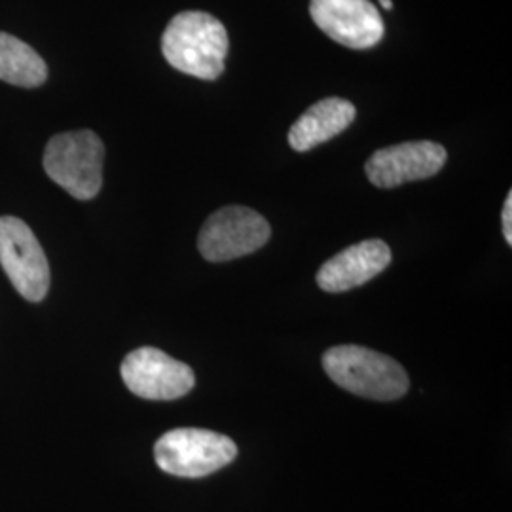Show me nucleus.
I'll use <instances>...</instances> for the list:
<instances>
[{
  "label": "nucleus",
  "instance_id": "5",
  "mask_svg": "<svg viewBox=\"0 0 512 512\" xmlns=\"http://www.w3.org/2000/svg\"><path fill=\"white\" fill-rule=\"evenodd\" d=\"M272 236V228L255 209L230 205L205 220L198 249L209 262H228L262 249Z\"/></svg>",
  "mask_w": 512,
  "mask_h": 512
},
{
  "label": "nucleus",
  "instance_id": "1",
  "mask_svg": "<svg viewBox=\"0 0 512 512\" xmlns=\"http://www.w3.org/2000/svg\"><path fill=\"white\" fill-rule=\"evenodd\" d=\"M228 33L207 12H181L169 21L162 37L165 61L188 76L217 80L224 73Z\"/></svg>",
  "mask_w": 512,
  "mask_h": 512
},
{
  "label": "nucleus",
  "instance_id": "9",
  "mask_svg": "<svg viewBox=\"0 0 512 512\" xmlns=\"http://www.w3.org/2000/svg\"><path fill=\"white\" fill-rule=\"evenodd\" d=\"M448 160L446 148L433 141H408L376 150L365 165L368 181L378 188L435 177Z\"/></svg>",
  "mask_w": 512,
  "mask_h": 512
},
{
  "label": "nucleus",
  "instance_id": "11",
  "mask_svg": "<svg viewBox=\"0 0 512 512\" xmlns=\"http://www.w3.org/2000/svg\"><path fill=\"white\" fill-rule=\"evenodd\" d=\"M355 116L357 110L346 99H321L294 122L289 131V145L296 152H308L346 131Z\"/></svg>",
  "mask_w": 512,
  "mask_h": 512
},
{
  "label": "nucleus",
  "instance_id": "8",
  "mask_svg": "<svg viewBox=\"0 0 512 512\" xmlns=\"http://www.w3.org/2000/svg\"><path fill=\"white\" fill-rule=\"evenodd\" d=\"M311 19L334 42L368 50L384 38V19L370 0H311Z\"/></svg>",
  "mask_w": 512,
  "mask_h": 512
},
{
  "label": "nucleus",
  "instance_id": "12",
  "mask_svg": "<svg viewBox=\"0 0 512 512\" xmlns=\"http://www.w3.org/2000/svg\"><path fill=\"white\" fill-rule=\"evenodd\" d=\"M46 78V61L23 40L0 31V80L19 88H38Z\"/></svg>",
  "mask_w": 512,
  "mask_h": 512
},
{
  "label": "nucleus",
  "instance_id": "7",
  "mask_svg": "<svg viewBox=\"0 0 512 512\" xmlns=\"http://www.w3.org/2000/svg\"><path fill=\"white\" fill-rule=\"evenodd\" d=\"M120 372L129 391L147 401L181 399L196 384L190 366L156 348L131 351L120 366Z\"/></svg>",
  "mask_w": 512,
  "mask_h": 512
},
{
  "label": "nucleus",
  "instance_id": "2",
  "mask_svg": "<svg viewBox=\"0 0 512 512\" xmlns=\"http://www.w3.org/2000/svg\"><path fill=\"white\" fill-rule=\"evenodd\" d=\"M330 380L353 395L372 401H397L410 380L395 359L361 346H336L323 355Z\"/></svg>",
  "mask_w": 512,
  "mask_h": 512
},
{
  "label": "nucleus",
  "instance_id": "3",
  "mask_svg": "<svg viewBox=\"0 0 512 512\" xmlns=\"http://www.w3.org/2000/svg\"><path fill=\"white\" fill-rule=\"evenodd\" d=\"M105 145L90 129L59 133L44 150V171L76 200H93L103 186Z\"/></svg>",
  "mask_w": 512,
  "mask_h": 512
},
{
  "label": "nucleus",
  "instance_id": "4",
  "mask_svg": "<svg viewBox=\"0 0 512 512\" xmlns=\"http://www.w3.org/2000/svg\"><path fill=\"white\" fill-rule=\"evenodd\" d=\"M238 456L236 442L207 429L183 427L165 433L154 446L158 467L167 475L202 478L213 475Z\"/></svg>",
  "mask_w": 512,
  "mask_h": 512
},
{
  "label": "nucleus",
  "instance_id": "13",
  "mask_svg": "<svg viewBox=\"0 0 512 512\" xmlns=\"http://www.w3.org/2000/svg\"><path fill=\"white\" fill-rule=\"evenodd\" d=\"M501 220H503V236L507 239V243L512 245V192H509L505 205H503Z\"/></svg>",
  "mask_w": 512,
  "mask_h": 512
},
{
  "label": "nucleus",
  "instance_id": "6",
  "mask_svg": "<svg viewBox=\"0 0 512 512\" xmlns=\"http://www.w3.org/2000/svg\"><path fill=\"white\" fill-rule=\"evenodd\" d=\"M0 266L23 298L40 302L48 294V258L33 230L18 217H0Z\"/></svg>",
  "mask_w": 512,
  "mask_h": 512
},
{
  "label": "nucleus",
  "instance_id": "14",
  "mask_svg": "<svg viewBox=\"0 0 512 512\" xmlns=\"http://www.w3.org/2000/svg\"><path fill=\"white\" fill-rule=\"evenodd\" d=\"M380 4L384 6L385 10H391V8H393V2H391V0H380Z\"/></svg>",
  "mask_w": 512,
  "mask_h": 512
},
{
  "label": "nucleus",
  "instance_id": "10",
  "mask_svg": "<svg viewBox=\"0 0 512 512\" xmlns=\"http://www.w3.org/2000/svg\"><path fill=\"white\" fill-rule=\"evenodd\" d=\"M391 264V249L382 239H366L327 260L317 272L325 293H346L382 274Z\"/></svg>",
  "mask_w": 512,
  "mask_h": 512
}]
</instances>
